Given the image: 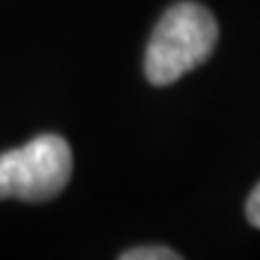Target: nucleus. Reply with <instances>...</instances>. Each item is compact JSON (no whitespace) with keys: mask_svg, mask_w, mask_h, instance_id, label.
I'll return each mask as SVG.
<instances>
[{"mask_svg":"<svg viewBox=\"0 0 260 260\" xmlns=\"http://www.w3.org/2000/svg\"><path fill=\"white\" fill-rule=\"evenodd\" d=\"M219 27L212 12L183 0L161 15L145 51V75L152 84L167 87L212 56Z\"/></svg>","mask_w":260,"mask_h":260,"instance_id":"obj_1","label":"nucleus"},{"mask_svg":"<svg viewBox=\"0 0 260 260\" xmlns=\"http://www.w3.org/2000/svg\"><path fill=\"white\" fill-rule=\"evenodd\" d=\"M73 152L60 135H39L0 154V200L44 203L70 181Z\"/></svg>","mask_w":260,"mask_h":260,"instance_id":"obj_2","label":"nucleus"},{"mask_svg":"<svg viewBox=\"0 0 260 260\" xmlns=\"http://www.w3.org/2000/svg\"><path fill=\"white\" fill-rule=\"evenodd\" d=\"M123 260H178L176 251L164 248V246H142V248H130L121 255Z\"/></svg>","mask_w":260,"mask_h":260,"instance_id":"obj_3","label":"nucleus"},{"mask_svg":"<svg viewBox=\"0 0 260 260\" xmlns=\"http://www.w3.org/2000/svg\"><path fill=\"white\" fill-rule=\"evenodd\" d=\"M246 217H248V222L260 229V183L251 190L248 195V203H246Z\"/></svg>","mask_w":260,"mask_h":260,"instance_id":"obj_4","label":"nucleus"}]
</instances>
